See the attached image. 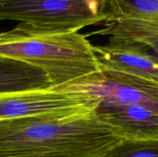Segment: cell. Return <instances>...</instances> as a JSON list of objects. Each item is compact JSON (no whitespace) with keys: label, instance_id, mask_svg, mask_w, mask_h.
Returning <instances> with one entry per match:
<instances>
[{"label":"cell","instance_id":"obj_4","mask_svg":"<svg viewBox=\"0 0 158 157\" xmlns=\"http://www.w3.org/2000/svg\"><path fill=\"white\" fill-rule=\"evenodd\" d=\"M110 17L108 0H0L1 20L35 30L78 32Z\"/></svg>","mask_w":158,"mask_h":157},{"label":"cell","instance_id":"obj_2","mask_svg":"<svg viewBox=\"0 0 158 157\" xmlns=\"http://www.w3.org/2000/svg\"><path fill=\"white\" fill-rule=\"evenodd\" d=\"M53 88L96 97L97 117L122 139H158L157 81L101 69V72Z\"/></svg>","mask_w":158,"mask_h":157},{"label":"cell","instance_id":"obj_9","mask_svg":"<svg viewBox=\"0 0 158 157\" xmlns=\"http://www.w3.org/2000/svg\"><path fill=\"white\" fill-rule=\"evenodd\" d=\"M101 157H158V139H125Z\"/></svg>","mask_w":158,"mask_h":157},{"label":"cell","instance_id":"obj_8","mask_svg":"<svg viewBox=\"0 0 158 157\" xmlns=\"http://www.w3.org/2000/svg\"><path fill=\"white\" fill-rule=\"evenodd\" d=\"M110 20H143L158 25V0H108Z\"/></svg>","mask_w":158,"mask_h":157},{"label":"cell","instance_id":"obj_1","mask_svg":"<svg viewBox=\"0 0 158 157\" xmlns=\"http://www.w3.org/2000/svg\"><path fill=\"white\" fill-rule=\"evenodd\" d=\"M122 139L96 112L0 120V157H101Z\"/></svg>","mask_w":158,"mask_h":157},{"label":"cell","instance_id":"obj_5","mask_svg":"<svg viewBox=\"0 0 158 157\" xmlns=\"http://www.w3.org/2000/svg\"><path fill=\"white\" fill-rule=\"evenodd\" d=\"M98 99L87 92L60 88L0 94V120L96 112Z\"/></svg>","mask_w":158,"mask_h":157},{"label":"cell","instance_id":"obj_6","mask_svg":"<svg viewBox=\"0 0 158 157\" xmlns=\"http://www.w3.org/2000/svg\"><path fill=\"white\" fill-rule=\"evenodd\" d=\"M94 49L101 69L158 82V59L133 40L110 37Z\"/></svg>","mask_w":158,"mask_h":157},{"label":"cell","instance_id":"obj_7","mask_svg":"<svg viewBox=\"0 0 158 157\" xmlns=\"http://www.w3.org/2000/svg\"><path fill=\"white\" fill-rule=\"evenodd\" d=\"M0 94L52 87L50 80L42 69L26 62L0 57Z\"/></svg>","mask_w":158,"mask_h":157},{"label":"cell","instance_id":"obj_3","mask_svg":"<svg viewBox=\"0 0 158 157\" xmlns=\"http://www.w3.org/2000/svg\"><path fill=\"white\" fill-rule=\"evenodd\" d=\"M94 46L79 31H40L19 23L0 35V57L40 68L50 80L51 88L101 72Z\"/></svg>","mask_w":158,"mask_h":157}]
</instances>
